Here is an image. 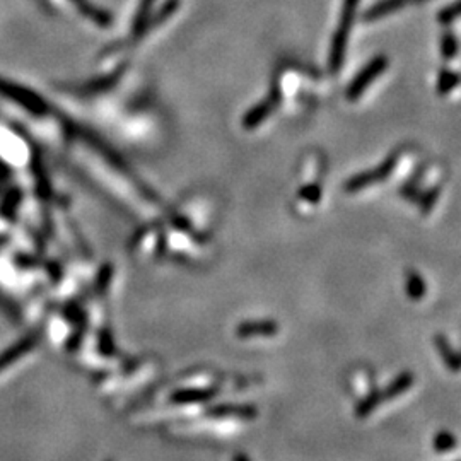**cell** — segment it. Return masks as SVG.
<instances>
[{
  "instance_id": "obj_11",
  "label": "cell",
  "mask_w": 461,
  "mask_h": 461,
  "mask_svg": "<svg viewBox=\"0 0 461 461\" xmlns=\"http://www.w3.org/2000/svg\"><path fill=\"white\" fill-rule=\"evenodd\" d=\"M461 82V77L458 73L449 72V70H441L437 79V92L439 94H448L455 89L456 86Z\"/></svg>"
},
{
  "instance_id": "obj_13",
  "label": "cell",
  "mask_w": 461,
  "mask_h": 461,
  "mask_svg": "<svg viewBox=\"0 0 461 461\" xmlns=\"http://www.w3.org/2000/svg\"><path fill=\"white\" fill-rule=\"evenodd\" d=\"M73 2H76L77 6H79V9L82 10V12L86 14V16H91L92 19H94L98 24L110 26V23H112V17H110L108 14L103 12V10L92 9V6H89V3H87L86 0H73Z\"/></svg>"
},
{
  "instance_id": "obj_5",
  "label": "cell",
  "mask_w": 461,
  "mask_h": 461,
  "mask_svg": "<svg viewBox=\"0 0 461 461\" xmlns=\"http://www.w3.org/2000/svg\"><path fill=\"white\" fill-rule=\"evenodd\" d=\"M407 2L408 0H379V2H376L374 6H371L366 12H364V21H366V23H372V21H378L381 19V17L390 16V14L403 9Z\"/></svg>"
},
{
  "instance_id": "obj_9",
  "label": "cell",
  "mask_w": 461,
  "mask_h": 461,
  "mask_svg": "<svg viewBox=\"0 0 461 461\" xmlns=\"http://www.w3.org/2000/svg\"><path fill=\"white\" fill-rule=\"evenodd\" d=\"M153 3H154V0H140V6L137 10V16H135V24H134V38L135 40L140 38V36L147 31V17H149Z\"/></svg>"
},
{
  "instance_id": "obj_12",
  "label": "cell",
  "mask_w": 461,
  "mask_h": 461,
  "mask_svg": "<svg viewBox=\"0 0 461 461\" xmlns=\"http://www.w3.org/2000/svg\"><path fill=\"white\" fill-rule=\"evenodd\" d=\"M407 290L412 299H422L424 294H426V286H424L422 277L417 272L410 270L407 274Z\"/></svg>"
},
{
  "instance_id": "obj_2",
  "label": "cell",
  "mask_w": 461,
  "mask_h": 461,
  "mask_svg": "<svg viewBox=\"0 0 461 461\" xmlns=\"http://www.w3.org/2000/svg\"><path fill=\"white\" fill-rule=\"evenodd\" d=\"M386 67H388V58H386L385 55H378V57L372 58L366 67H364L356 77H354L352 82L349 84V87H347V92H345L347 99H350V101H356L357 98H360V96L364 94V91L367 89L369 84H371L372 80L378 79V77L385 72Z\"/></svg>"
},
{
  "instance_id": "obj_8",
  "label": "cell",
  "mask_w": 461,
  "mask_h": 461,
  "mask_svg": "<svg viewBox=\"0 0 461 461\" xmlns=\"http://www.w3.org/2000/svg\"><path fill=\"white\" fill-rule=\"evenodd\" d=\"M414 385V378H412L410 372H405V374L398 376L397 379L393 381L392 386L386 388L385 393H381V400H388V398H397L398 394L407 392L410 386Z\"/></svg>"
},
{
  "instance_id": "obj_15",
  "label": "cell",
  "mask_w": 461,
  "mask_h": 461,
  "mask_svg": "<svg viewBox=\"0 0 461 461\" xmlns=\"http://www.w3.org/2000/svg\"><path fill=\"white\" fill-rule=\"evenodd\" d=\"M460 16H461V0H456V2H453L451 6H448L446 9H442L441 12H439L437 19L441 24H449L455 19H458Z\"/></svg>"
},
{
  "instance_id": "obj_6",
  "label": "cell",
  "mask_w": 461,
  "mask_h": 461,
  "mask_svg": "<svg viewBox=\"0 0 461 461\" xmlns=\"http://www.w3.org/2000/svg\"><path fill=\"white\" fill-rule=\"evenodd\" d=\"M274 105H275L274 101L265 99V101H261L260 105L254 106V108L250 110V112L245 115V118H243V127L248 128V130H253V128H256L258 125L263 123V121L268 118V115L272 113V110H274Z\"/></svg>"
},
{
  "instance_id": "obj_19",
  "label": "cell",
  "mask_w": 461,
  "mask_h": 461,
  "mask_svg": "<svg viewBox=\"0 0 461 461\" xmlns=\"http://www.w3.org/2000/svg\"><path fill=\"white\" fill-rule=\"evenodd\" d=\"M414 2H424V0H414Z\"/></svg>"
},
{
  "instance_id": "obj_4",
  "label": "cell",
  "mask_w": 461,
  "mask_h": 461,
  "mask_svg": "<svg viewBox=\"0 0 461 461\" xmlns=\"http://www.w3.org/2000/svg\"><path fill=\"white\" fill-rule=\"evenodd\" d=\"M0 92H3V94L9 96V98L19 101L21 105L26 106L28 110H31V112H35V113H45L46 112V108H45V105H43L42 99H40L38 96L31 94V92L19 89V87L10 86V84L2 82V80H0Z\"/></svg>"
},
{
  "instance_id": "obj_10",
  "label": "cell",
  "mask_w": 461,
  "mask_h": 461,
  "mask_svg": "<svg viewBox=\"0 0 461 461\" xmlns=\"http://www.w3.org/2000/svg\"><path fill=\"white\" fill-rule=\"evenodd\" d=\"M436 342H437V347H439V352H441V356L444 357V363L448 364V367L451 369V371H460V369H461V356L453 352L451 347L448 345V342H446L442 337H437Z\"/></svg>"
},
{
  "instance_id": "obj_14",
  "label": "cell",
  "mask_w": 461,
  "mask_h": 461,
  "mask_svg": "<svg viewBox=\"0 0 461 461\" xmlns=\"http://www.w3.org/2000/svg\"><path fill=\"white\" fill-rule=\"evenodd\" d=\"M456 53H458V40L455 38L451 31H446L441 36V55L451 60V58L456 57Z\"/></svg>"
},
{
  "instance_id": "obj_7",
  "label": "cell",
  "mask_w": 461,
  "mask_h": 461,
  "mask_svg": "<svg viewBox=\"0 0 461 461\" xmlns=\"http://www.w3.org/2000/svg\"><path fill=\"white\" fill-rule=\"evenodd\" d=\"M279 327L274 322H253L245 323L238 328V333L241 337H274Z\"/></svg>"
},
{
  "instance_id": "obj_18",
  "label": "cell",
  "mask_w": 461,
  "mask_h": 461,
  "mask_svg": "<svg viewBox=\"0 0 461 461\" xmlns=\"http://www.w3.org/2000/svg\"><path fill=\"white\" fill-rule=\"evenodd\" d=\"M437 195H439V190H433V191H429L427 195H424L422 198H419L420 207H422L424 214H429L430 210H433L434 204H436V200H437Z\"/></svg>"
},
{
  "instance_id": "obj_16",
  "label": "cell",
  "mask_w": 461,
  "mask_h": 461,
  "mask_svg": "<svg viewBox=\"0 0 461 461\" xmlns=\"http://www.w3.org/2000/svg\"><path fill=\"white\" fill-rule=\"evenodd\" d=\"M299 197L304 202H309V204H316L322 198V188L318 184H306L304 188H301Z\"/></svg>"
},
{
  "instance_id": "obj_3",
  "label": "cell",
  "mask_w": 461,
  "mask_h": 461,
  "mask_svg": "<svg viewBox=\"0 0 461 461\" xmlns=\"http://www.w3.org/2000/svg\"><path fill=\"white\" fill-rule=\"evenodd\" d=\"M394 164H397V159H394V157H388V159L383 162L381 166H378L376 169H371V171L367 173H360V175L352 176V178L345 183L344 186L345 191H352L354 193V191H360L364 190V188L371 186V184L383 182V180H386L390 175H392Z\"/></svg>"
},
{
  "instance_id": "obj_17",
  "label": "cell",
  "mask_w": 461,
  "mask_h": 461,
  "mask_svg": "<svg viewBox=\"0 0 461 461\" xmlns=\"http://www.w3.org/2000/svg\"><path fill=\"white\" fill-rule=\"evenodd\" d=\"M456 446V439L451 436L449 433H446V430H442V433H439L436 436V441H434V448L437 449V451H449V449H453Z\"/></svg>"
},
{
  "instance_id": "obj_1",
  "label": "cell",
  "mask_w": 461,
  "mask_h": 461,
  "mask_svg": "<svg viewBox=\"0 0 461 461\" xmlns=\"http://www.w3.org/2000/svg\"><path fill=\"white\" fill-rule=\"evenodd\" d=\"M357 3H359V0H344V3H342L340 23H338L337 31H335L333 40H331L330 58H328L331 72H338L342 64H344L347 42H349L350 29H352L354 19H356Z\"/></svg>"
}]
</instances>
